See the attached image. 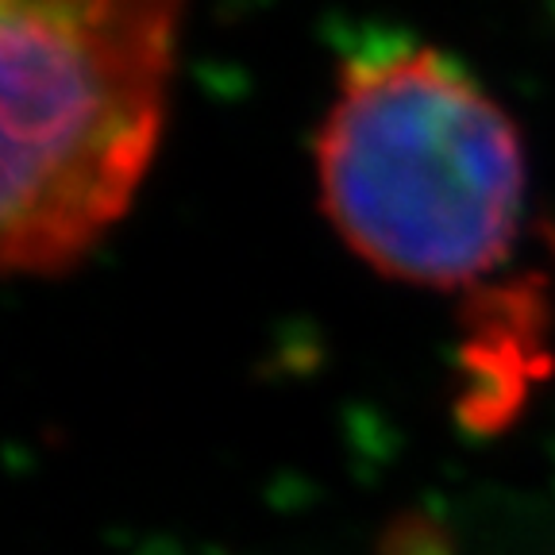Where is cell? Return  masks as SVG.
Returning <instances> with one entry per match:
<instances>
[{"label": "cell", "instance_id": "obj_1", "mask_svg": "<svg viewBox=\"0 0 555 555\" xmlns=\"http://www.w3.org/2000/svg\"><path fill=\"white\" fill-rule=\"evenodd\" d=\"M182 0H0V255L59 274L155 155Z\"/></svg>", "mask_w": 555, "mask_h": 555}, {"label": "cell", "instance_id": "obj_2", "mask_svg": "<svg viewBox=\"0 0 555 555\" xmlns=\"http://www.w3.org/2000/svg\"><path fill=\"white\" fill-rule=\"evenodd\" d=\"M317 170L347 247L401 282H475L517 240V131L436 51L390 47L351 62L317 139Z\"/></svg>", "mask_w": 555, "mask_h": 555}]
</instances>
